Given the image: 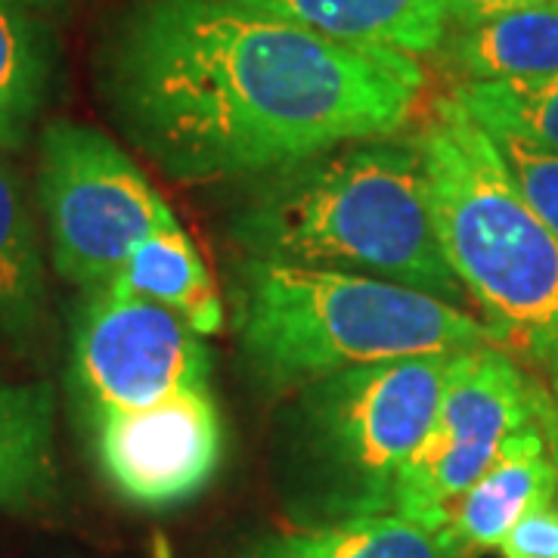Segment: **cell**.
Here are the masks:
<instances>
[{
	"mask_svg": "<svg viewBox=\"0 0 558 558\" xmlns=\"http://www.w3.org/2000/svg\"><path fill=\"white\" fill-rule=\"evenodd\" d=\"M242 360L264 391L385 360L457 354L497 344L459 304L344 270L242 258L230 274Z\"/></svg>",
	"mask_w": 558,
	"mask_h": 558,
	"instance_id": "obj_4",
	"label": "cell"
},
{
	"mask_svg": "<svg viewBox=\"0 0 558 558\" xmlns=\"http://www.w3.org/2000/svg\"><path fill=\"white\" fill-rule=\"evenodd\" d=\"M444 258L497 348L521 357L558 400V240L509 165L453 97L416 134Z\"/></svg>",
	"mask_w": 558,
	"mask_h": 558,
	"instance_id": "obj_3",
	"label": "cell"
},
{
	"mask_svg": "<svg viewBox=\"0 0 558 558\" xmlns=\"http://www.w3.org/2000/svg\"><path fill=\"white\" fill-rule=\"evenodd\" d=\"M53 422L47 381L0 385V512H28L57 494Z\"/></svg>",
	"mask_w": 558,
	"mask_h": 558,
	"instance_id": "obj_15",
	"label": "cell"
},
{
	"mask_svg": "<svg viewBox=\"0 0 558 558\" xmlns=\"http://www.w3.org/2000/svg\"><path fill=\"white\" fill-rule=\"evenodd\" d=\"M450 97L487 134L558 153V75L534 81L457 84Z\"/></svg>",
	"mask_w": 558,
	"mask_h": 558,
	"instance_id": "obj_18",
	"label": "cell"
},
{
	"mask_svg": "<svg viewBox=\"0 0 558 558\" xmlns=\"http://www.w3.org/2000/svg\"><path fill=\"white\" fill-rule=\"evenodd\" d=\"M497 140L499 153L509 165L519 190L524 193V199L531 202V208L558 240V153L537 149V146H527L519 140Z\"/></svg>",
	"mask_w": 558,
	"mask_h": 558,
	"instance_id": "obj_19",
	"label": "cell"
},
{
	"mask_svg": "<svg viewBox=\"0 0 558 558\" xmlns=\"http://www.w3.org/2000/svg\"><path fill=\"white\" fill-rule=\"evenodd\" d=\"M556 497L558 475L549 440L543 425L531 422L502 444L484 475L453 502L447 534L465 558L494 553L524 512Z\"/></svg>",
	"mask_w": 558,
	"mask_h": 558,
	"instance_id": "obj_10",
	"label": "cell"
},
{
	"mask_svg": "<svg viewBox=\"0 0 558 558\" xmlns=\"http://www.w3.org/2000/svg\"><path fill=\"white\" fill-rule=\"evenodd\" d=\"M38 196L57 274L87 292L112 282L140 242L178 220L137 161L78 121L44 128Z\"/></svg>",
	"mask_w": 558,
	"mask_h": 558,
	"instance_id": "obj_6",
	"label": "cell"
},
{
	"mask_svg": "<svg viewBox=\"0 0 558 558\" xmlns=\"http://www.w3.org/2000/svg\"><path fill=\"white\" fill-rule=\"evenodd\" d=\"M435 57L459 84L556 78L558 3L524 7L450 28Z\"/></svg>",
	"mask_w": 558,
	"mask_h": 558,
	"instance_id": "obj_12",
	"label": "cell"
},
{
	"mask_svg": "<svg viewBox=\"0 0 558 558\" xmlns=\"http://www.w3.org/2000/svg\"><path fill=\"white\" fill-rule=\"evenodd\" d=\"M87 432L102 478L140 509L199 497L223 459V422L211 391L106 413Z\"/></svg>",
	"mask_w": 558,
	"mask_h": 558,
	"instance_id": "obj_9",
	"label": "cell"
},
{
	"mask_svg": "<svg viewBox=\"0 0 558 558\" xmlns=\"http://www.w3.org/2000/svg\"><path fill=\"white\" fill-rule=\"evenodd\" d=\"M109 116L180 183L264 180L398 137L425 72L240 0H128L94 53Z\"/></svg>",
	"mask_w": 558,
	"mask_h": 558,
	"instance_id": "obj_1",
	"label": "cell"
},
{
	"mask_svg": "<svg viewBox=\"0 0 558 558\" xmlns=\"http://www.w3.org/2000/svg\"><path fill=\"white\" fill-rule=\"evenodd\" d=\"M539 3H558V0H444V13H447L450 28H459V25H475V22L494 20V16L524 10V7H539Z\"/></svg>",
	"mask_w": 558,
	"mask_h": 558,
	"instance_id": "obj_21",
	"label": "cell"
},
{
	"mask_svg": "<svg viewBox=\"0 0 558 558\" xmlns=\"http://www.w3.org/2000/svg\"><path fill=\"white\" fill-rule=\"evenodd\" d=\"M47 314L44 258L20 178L0 159V332L16 351L38 341Z\"/></svg>",
	"mask_w": 558,
	"mask_h": 558,
	"instance_id": "obj_17",
	"label": "cell"
},
{
	"mask_svg": "<svg viewBox=\"0 0 558 558\" xmlns=\"http://www.w3.org/2000/svg\"><path fill=\"white\" fill-rule=\"evenodd\" d=\"M211 351L168 307L112 286L87 292L72 326L69 391L84 428L106 413L211 391Z\"/></svg>",
	"mask_w": 558,
	"mask_h": 558,
	"instance_id": "obj_7",
	"label": "cell"
},
{
	"mask_svg": "<svg viewBox=\"0 0 558 558\" xmlns=\"http://www.w3.org/2000/svg\"><path fill=\"white\" fill-rule=\"evenodd\" d=\"M25 7H32V10H50V7H60L65 0H22Z\"/></svg>",
	"mask_w": 558,
	"mask_h": 558,
	"instance_id": "obj_23",
	"label": "cell"
},
{
	"mask_svg": "<svg viewBox=\"0 0 558 558\" xmlns=\"http://www.w3.org/2000/svg\"><path fill=\"white\" fill-rule=\"evenodd\" d=\"M549 400L553 391L509 351L497 344L465 351L428 435L403 469L395 512L447 531L453 502L484 475L506 440L539 422Z\"/></svg>",
	"mask_w": 558,
	"mask_h": 558,
	"instance_id": "obj_8",
	"label": "cell"
},
{
	"mask_svg": "<svg viewBox=\"0 0 558 558\" xmlns=\"http://www.w3.org/2000/svg\"><path fill=\"white\" fill-rule=\"evenodd\" d=\"M106 286L168 307L199 336H215L223 326L218 286L208 274L199 248L180 230L178 220L140 242L116 279Z\"/></svg>",
	"mask_w": 558,
	"mask_h": 558,
	"instance_id": "obj_14",
	"label": "cell"
},
{
	"mask_svg": "<svg viewBox=\"0 0 558 558\" xmlns=\"http://www.w3.org/2000/svg\"><path fill=\"white\" fill-rule=\"evenodd\" d=\"M462 354L366 363L299 388L282 450L301 519L332 524L395 512L403 469L428 435Z\"/></svg>",
	"mask_w": 558,
	"mask_h": 558,
	"instance_id": "obj_5",
	"label": "cell"
},
{
	"mask_svg": "<svg viewBox=\"0 0 558 558\" xmlns=\"http://www.w3.org/2000/svg\"><path fill=\"white\" fill-rule=\"evenodd\" d=\"M502 558H558V497L524 512L499 543Z\"/></svg>",
	"mask_w": 558,
	"mask_h": 558,
	"instance_id": "obj_20",
	"label": "cell"
},
{
	"mask_svg": "<svg viewBox=\"0 0 558 558\" xmlns=\"http://www.w3.org/2000/svg\"><path fill=\"white\" fill-rule=\"evenodd\" d=\"M57 47L22 0H0V149H22L50 97Z\"/></svg>",
	"mask_w": 558,
	"mask_h": 558,
	"instance_id": "obj_16",
	"label": "cell"
},
{
	"mask_svg": "<svg viewBox=\"0 0 558 558\" xmlns=\"http://www.w3.org/2000/svg\"><path fill=\"white\" fill-rule=\"evenodd\" d=\"M363 53L435 57L447 38L444 0H240Z\"/></svg>",
	"mask_w": 558,
	"mask_h": 558,
	"instance_id": "obj_11",
	"label": "cell"
},
{
	"mask_svg": "<svg viewBox=\"0 0 558 558\" xmlns=\"http://www.w3.org/2000/svg\"><path fill=\"white\" fill-rule=\"evenodd\" d=\"M539 425L546 432V440H549V453H553V462H556V475H558V400L553 398L546 403L543 416H539Z\"/></svg>",
	"mask_w": 558,
	"mask_h": 558,
	"instance_id": "obj_22",
	"label": "cell"
},
{
	"mask_svg": "<svg viewBox=\"0 0 558 558\" xmlns=\"http://www.w3.org/2000/svg\"><path fill=\"white\" fill-rule=\"evenodd\" d=\"M240 558H465L447 531L391 515L304 524L252 539Z\"/></svg>",
	"mask_w": 558,
	"mask_h": 558,
	"instance_id": "obj_13",
	"label": "cell"
},
{
	"mask_svg": "<svg viewBox=\"0 0 558 558\" xmlns=\"http://www.w3.org/2000/svg\"><path fill=\"white\" fill-rule=\"evenodd\" d=\"M245 258L344 270L465 299L444 258L416 137L344 143L258 180L227 220Z\"/></svg>",
	"mask_w": 558,
	"mask_h": 558,
	"instance_id": "obj_2",
	"label": "cell"
}]
</instances>
